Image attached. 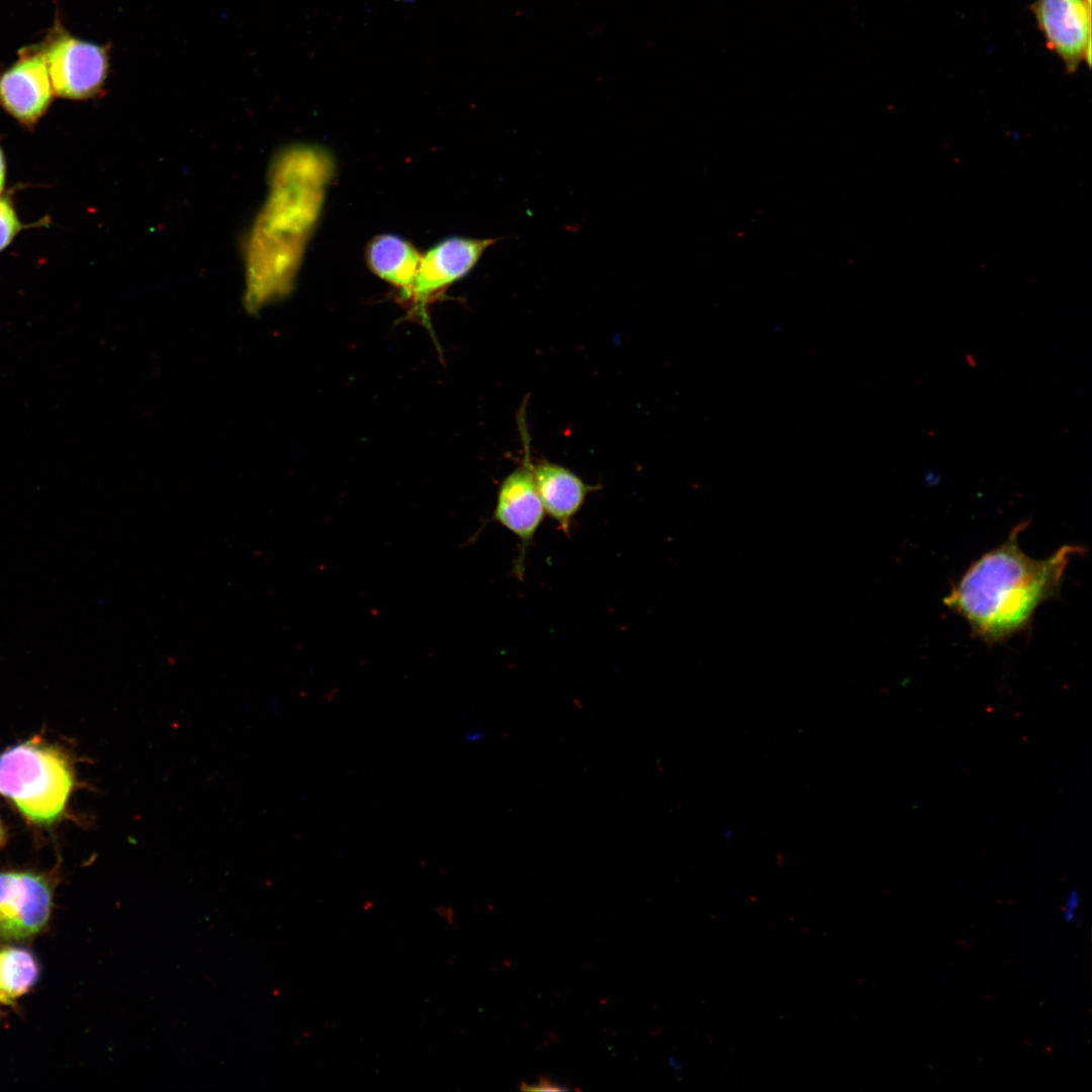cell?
<instances>
[{"mask_svg": "<svg viewBox=\"0 0 1092 1092\" xmlns=\"http://www.w3.org/2000/svg\"><path fill=\"white\" fill-rule=\"evenodd\" d=\"M1017 525L1007 539L974 561L943 599L972 632L987 643L1009 639L1025 630L1036 609L1056 597L1071 558L1083 552L1064 545L1036 559L1021 549Z\"/></svg>", "mask_w": 1092, "mask_h": 1092, "instance_id": "cell-1", "label": "cell"}, {"mask_svg": "<svg viewBox=\"0 0 1092 1092\" xmlns=\"http://www.w3.org/2000/svg\"><path fill=\"white\" fill-rule=\"evenodd\" d=\"M274 166L272 192L250 241L246 305L258 310L285 293L322 201L327 169L311 152H293Z\"/></svg>", "mask_w": 1092, "mask_h": 1092, "instance_id": "cell-2", "label": "cell"}, {"mask_svg": "<svg viewBox=\"0 0 1092 1092\" xmlns=\"http://www.w3.org/2000/svg\"><path fill=\"white\" fill-rule=\"evenodd\" d=\"M74 785L68 755L38 737L0 754V794L32 824L56 822L66 810Z\"/></svg>", "mask_w": 1092, "mask_h": 1092, "instance_id": "cell-3", "label": "cell"}, {"mask_svg": "<svg viewBox=\"0 0 1092 1092\" xmlns=\"http://www.w3.org/2000/svg\"><path fill=\"white\" fill-rule=\"evenodd\" d=\"M56 95L89 99L102 90L109 72V48L71 35L56 25L38 46Z\"/></svg>", "mask_w": 1092, "mask_h": 1092, "instance_id": "cell-4", "label": "cell"}, {"mask_svg": "<svg viewBox=\"0 0 1092 1092\" xmlns=\"http://www.w3.org/2000/svg\"><path fill=\"white\" fill-rule=\"evenodd\" d=\"M52 910V889L41 875L0 873V939L20 940L39 932Z\"/></svg>", "mask_w": 1092, "mask_h": 1092, "instance_id": "cell-5", "label": "cell"}, {"mask_svg": "<svg viewBox=\"0 0 1092 1092\" xmlns=\"http://www.w3.org/2000/svg\"><path fill=\"white\" fill-rule=\"evenodd\" d=\"M55 92L38 47L25 48L0 73V106L17 122L32 128L47 113Z\"/></svg>", "mask_w": 1092, "mask_h": 1092, "instance_id": "cell-6", "label": "cell"}, {"mask_svg": "<svg viewBox=\"0 0 1092 1092\" xmlns=\"http://www.w3.org/2000/svg\"><path fill=\"white\" fill-rule=\"evenodd\" d=\"M1048 47L1074 72L1090 63V4L1086 0H1036L1032 5Z\"/></svg>", "mask_w": 1092, "mask_h": 1092, "instance_id": "cell-7", "label": "cell"}, {"mask_svg": "<svg viewBox=\"0 0 1092 1092\" xmlns=\"http://www.w3.org/2000/svg\"><path fill=\"white\" fill-rule=\"evenodd\" d=\"M544 515L545 510L527 452L522 466L503 480L493 513V519L519 539L521 553L516 565L518 575L524 572L525 550L532 542Z\"/></svg>", "mask_w": 1092, "mask_h": 1092, "instance_id": "cell-8", "label": "cell"}, {"mask_svg": "<svg viewBox=\"0 0 1092 1092\" xmlns=\"http://www.w3.org/2000/svg\"><path fill=\"white\" fill-rule=\"evenodd\" d=\"M496 241L454 237L439 243L422 256L406 298L422 307L434 293L465 276Z\"/></svg>", "mask_w": 1092, "mask_h": 1092, "instance_id": "cell-9", "label": "cell"}, {"mask_svg": "<svg viewBox=\"0 0 1092 1092\" xmlns=\"http://www.w3.org/2000/svg\"><path fill=\"white\" fill-rule=\"evenodd\" d=\"M532 471L545 513L568 535L574 516L598 486L586 484L571 470L547 461L532 464Z\"/></svg>", "mask_w": 1092, "mask_h": 1092, "instance_id": "cell-10", "label": "cell"}, {"mask_svg": "<svg viewBox=\"0 0 1092 1092\" xmlns=\"http://www.w3.org/2000/svg\"><path fill=\"white\" fill-rule=\"evenodd\" d=\"M366 257L376 275L407 297L422 258L411 243L392 235L378 236L369 244Z\"/></svg>", "mask_w": 1092, "mask_h": 1092, "instance_id": "cell-11", "label": "cell"}, {"mask_svg": "<svg viewBox=\"0 0 1092 1092\" xmlns=\"http://www.w3.org/2000/svg\"><path fill=\"white\" fill-rule=\"evenodd\" d=\"M37 964L32 954L21 948L0 951V1003L10 1004L35 982Z\"/></svg>", "mask_w": 1092, "mask_h": 1092, "instance_id": "cell-12", "label": "cell"}, {"mask_svg": "<svg viewBox=\"0 0 1092 1092\" xmlns=\"http://www.w3.org/2000/svg\"><path fill=\"white\" fill-rule=\"evenodd\" d=\"M25 228L20 221L12 201L0 197V253L4 251Z\"/></svg>", "mask_w": 1092, "mask_h": 1092, "instance_id": "cell-13", "label": "cell"}, {"mask_svg": "<svg viewBox=\"0 0 1092 1092\" xmlns=\"http://www.w3.org/2000/svg\"><path fill=\"white\" fill-rule=\"evenodd\" d=\"M520 1089L521 1090H526V1091H564V1090H568V1088L566 1086H561V1084H559V1083H557V1082H555V1081H553V1080H551V1079H549L547 1077H540L539 1080L536 1083H532V1084L522 1082L521 1085H520Z\"/></svg>", "mask_w": 1092, "mask_h": 1092, "instance_id": "cell-14", "label": "cell"}, {"mask_svg": "<svg viewBox=\"0 0 1092 1092\" xmlns=\"http://www.w3.org/2000/svg\"><path fill=\"white\" fill-rule=\"evenodd\" d=\"M1080 906V894L1078 890L1074 889L1069 891L1066 898L1063 916L1066 922L1071 923L1076 920L1077 911Z\"/></svg>", "mask_w": 1092, "mask_h": 1092, "instance_id": "cell-15", "label": "cell"}, {"mask_svg": "<svg viewBox=\"0 0 1092 1092\" xmlns=\"http://www.w3.org/2000/svg\"><path fill=\"white\" fill-rule=\"evenodd\" d=\"M6 180V159L0 144V195L4 190Z\"/></svg>", "mask_w": 1092, "mask_h": 1092, "instance_id": "cell-16", "label": "cell"}, {"mask_svg": "<svg viewBox=\"0 0 1092 1092\" xmlns=\"http://www.w3.org/2000/svg\"><path fill=\"white\" fill-rule=\"evenodd\" d=\"M464 737L469 742H476L484 737V733L480 730H472L465 734Z\"/></svg>", "mask_w": 1092, "mask_h": 1092, "instance_id": "cell-17", "label": "cell"}, {"mask_svg": "<svg viewBox=\"0 0 1092 1092\" xmlns=\"http://www.w3.org/2000/svg\"><path fill=\"white\" fill-rule=\"evenodd\" d=\"M5 841H6L5 830H4V827H3V825H2V823L0 821V847L5 843Z\"/></svg>", "mask_w": 1092, "mask_h": 1092, "instance_id": "cell-18", "label": "cell"}, {"mask_svg": "<svg viewBox=\"0 0 1092 1092\" xmlns=\"http://www.w3.org/2000/svg\"><path fill=\"white\" fill-rule=\"evenodd\" d=\"M1087 1H1089V0H1087Z\"/></svg>", "mask_w": 1092, "mask_h": 1092, "instance_id": "cell-19", "label": "cell"}]
</instances>
